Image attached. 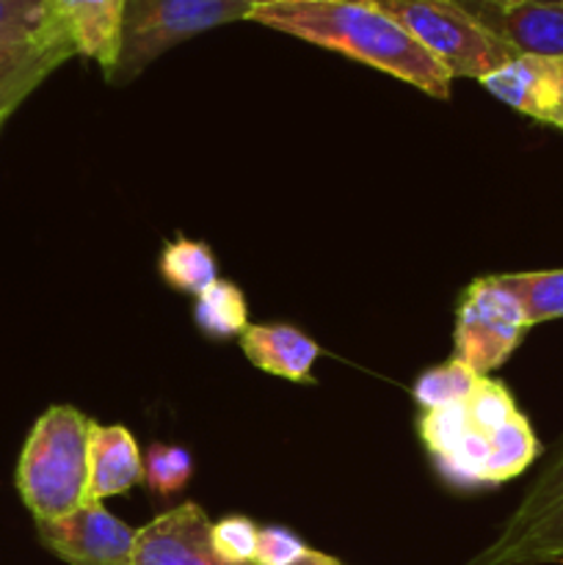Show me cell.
Instances as JSON below:
<instances>
[{"instance_id":"6da1fadb","label":"cell","mask_w":563,"mask_h":565,"mask_svg":"<svg viewBox=\"0 0 563 565\" xmlns=\"http://www.w3.org/2000/svg\"><path fill=\"white\" fill-rule=\"evenodd\" d=\"M248 20L362 61L436 99L450 97V72L375 0H293L259 6Z\"/></svg>"},{"instance_id":"7a4b0ae2","label":"cell","mask_w":563,"mask_h":565,"mask_svg":"<svg viewBox=\"0 0 563 565\" xmlns=\"http://www.w3.org/2000/svg\"><path fill=\"white\" fill-rule=\"evenodd\" d=\"M419 436L439 472L456 486L506 483L539 456V441L522 412L502 428H489L469 417L464 401L425 412Z\"/></svg>"},{"instance_id":"3957f363","label":"cell","mask_w":563,"mask_h":565,"mask_svg":"<svg viewBox=\"0 0 563 565\" xmlns=\"http://www.w3.org/2000/svg\"><path fill=\"white\" fill-rule=\"evenodd\" d=\"M92 419L72 406H53L33 423L17 463V491L36 522L86 505Z\"/></svg>"},{"instance_id":"277c9868","label":"cell","mask_w":563,"mask_h":565,"mask_svg":"<svg viewBox=\"0 0 563 565\" xmlns=\"http://www.w3.org/2000/svg\"><path fill=\"white\" fill-rule=\"evenodd\" d=\"M395 22H401L453 77L486 75L517 58L495 31L484 25L458 0H375Z\"/></svg>"},{"instance_id":"5b68a950","label":"cell","mask_w":563,"mask_h":565,"mask_svg":"<svg viewBox=\"0 0 563 565\" xmlns=\"http://www.w3.org/2000/svg\"><path fill=\"white\" fill-rule=\"evenodd\" d=\"M252 6L232 0H127L119 55L108 81L121 86L141 75L166 50L226 22L248 20Z\"/></svg>"},{"instance_id":"8992f818","label":"cell","mask_w":563,"mask_h":565,"mask_svg":"<svg viewBox=\"0 0 563 565\" xmlns=\"http://www.w3.org/2000/svg\"><path fill=\"white\" fill-rule=\"evenodd\" d=\"M528 329L522 303L500 276L475 279L456 309L453 359L472 373L489 375L508 362Z\"/></svg>"},{"instance_id":"52a82bcc","label":"cell","mask_w":563,"mask_h":565,"mask_svg":"<svg viewBox=\"0 0 563 565\" xmlns=\"http://www.w3.org/2000/svg\"><path fill=\"white\" fill-rule=\"evenodd\" d=\"M563 561V452L530 494L511 527L472 565H535Z\"/></svg>"},{"instance_id":"ba28073f","label":"cell","mask_w":563,"mask_h":565,"mask_svg":"<svg viewBox=\"0 0 563 565\" xmlns=\"http://www.w3.org/2000/svg\"><path fill=\"white\" fill-rule=\"evenodd\" d=\"M39 541L70 565H130L136 530L105 511L99 502L61 519L36 522Z\"/></svg>"},{"instance_id":"9c48e42d","label":"cell","mask_w":563,"mask_h":565,"mask_svg":"<svg viewBox=\"0 0 563 565\" xmlns=\"http://www.w3.org/2000/svg\"><path fill=\"white\" fill-rule=\"evenodd\" d=\"M210 527L213 522L196 502L171 508L136 530L130 565H232L215 555Z\"/></svg>"},{"instance_id":"30bf717a","label":"cell","mask_w":563,"mask_h":565,"mask_svg":"<svg viewBox=\"0 0 563 565\" xmlns=\"http://www.w3.org/2000/svg\"><path fill=\"white\" fill-rule=\"evenodd\" d=\"M480 86L519 114L563 130V58L517 55Z\"/></svg>"},{"instance_id":"8fae6325","label":"cell","mask_w":563,"mask_h":565,"mask_svg":"<svg viewBox=\"0 0 563 565\" xmlns=\"http://www.w3.org/2000/svg\"><path fill=\"white\" fill-rule=\"evenodd\" d=\"M489 31H495L517 55L563 58V0H517V3H480L458 0Z\"/></svg>"},{"instance_id":"7c38bea8","label":"cell","mask_w":563,"mask_h":565,"mask_svg":"<svg viewBox=\"0 0 563 565\" xmlns=\"http://www.w3.org/2000/svg\"><path fill=\"white\" fill-rule=\"evenodd\" d=\"M75 53L66 33L39 39H0V119H9L17 105L53 70Z\"/></svg>"},{"instance_id":"4fadbf2b","label":"cell","mask_w":563,"mask_h":565,"mask_svg":"<svg viewBox=\"0 0 563 565\" xmlns=\"http://www.w3.org/2000/svg\"><path fill=\"white\" fill-rule=\"evenodd\" d=\"M127 0H50L53 14L77 55L94 58L108 75L119 55Z\"/></svg>"},{"instance_id":"5bb4252c","label":"cell","mask_w":563,"mask_h":565,"mask_svg":"<svg viewBox=\"0 0 563 565\" xmlns=\"http://www.w3.org/2000/svg\"><path fill=\"white\" fill-rule=\"evenodd\" d=\"M144 458L136 439L121 425L92 423L88 434V486L86 505L103 502L108 497L125 494L141 483Z\"/></svg>"},{"instance_id":"9a60e30c","label":"cell","mask_w":563,"mask_h":565,"mask_svg":"<svg viewBox=\"0 0 563 565\" xmlns=\"http://www.w3.org/2000/svg\"><path fill=\"white\" fill-rule=\"evenodd\" d=\"M241 348L263 373L296 384H312V364L320 356V345L304 331L285 323L248 326L241 334Z\"/></svg>"},{"instance_id":"2e32d148","label":"cell","mask_w":563,"mask_h":565,"mask_svg":"<svg viewBox=\"0 0 563 565\" xmlns=\"http://www.w3.org/2000/svg\"><path fill=\"white\" fill-rule=\"evenodd\" d=\"M193 320L210 340H226L248 329V307L241 287L215 279L202 296H196Z\"/></svg>"},{"instance_id":"e0dca14e","label":"cell","mask_w":563,"mask_h":565,"mask_svg":"<svg viewBox=\"0 0 563 565\" xmlns=\"http://www.w3.org/2000/svg\"><path fill=\"white\" fill-rule=\"evenodd\" d=\"M160 276L174 290L188 296H202L215 279H219V265H215L210 246L196 241H174L160 254Z\"/></svg>"},{"instance_id":"ac0fdd59","label":"cell","mask_w":563,"mask_h":565,"mask_svg":"<svg viewBox=\"0 0 563 565\" xmlns=\"http://www.w3.org/2000/svg\"><path fill=\"white\" fill-rule=\"evenodd\" d=\"M502 285L522 303L530 326L563 318V270H539V274L500 276Z\"/></svg>"},{"instance_id":"d6986e66","label":"cell","mask_w":563,"mask_h":565,"mask_svg":"<svg viewBox=\"0 0 563 565\" xmlns=\"http://www.w3.org/2000/svg\"><path fill=\"white\" fill-rule=\"evenodd\" d=\"M478 381V373H472V370L464 367L461 362L450 359V362L425 370V373L419 375L417 384H414V401H417L425 412H434V408L464 401V397L475 390Z\"/></svg>"},{"instance_id":"ffe728a7","label":"cell","mask_w":563,"mask_h":565,"mask_svg":"<svg viewBox=\"0 0 563 565\" xmlns=\"http://www.w3.org/2000/svg\"><path fill=\"white\" fill-rule=\"evenodd\" d=\"M64 33L50 0H0V39H39Z\"/></svg>"},{"instance_id":"44dd1931","label":"cell","mask_w":563,"mask_h":565,"mask_svg":"<svg viewBox=\"0 0 563 565\" xmlns=\"http://www.w3.org/2000/svg\"><path fill=\"white\" fill-rule=\"evenodd\" d=\"M193 475V458L188 450L171 445H152L144 458L141 483L160 497H171L188 486Z\"/></svg>"},{"instance_id":"7402d4cb","label":"cell","mask_w":563,"mask_h":565,"mask_svg":"<svg viewBox=\"0 0 563 565\" xmlns=\"http://www.w3.org/2000/svg\"><path fill=\"white\" fill-rule=\"evenodd\" d=\"M259 527L246 516H226L210 527V541L221 561L232 565H252L257 552Z\"/></svg>"},{"instance_id":"603a6c76","label":"cell","mask_w":563,"mask_h":565,"mask_svg":"<svg viewBox=\"0 0 563 565\" xmlns=\"http://www.w3.org/2000/svg\"><path fill=\"white\" fill-rule=\"evenodd\" d=\"M309 546L298 539L296 533L285 527H263L257 539V552H254L252 565H293L301 561Z\"/></svg>"},{"instance_id":"cb8c5ba5","label":"cell","mask_w":563,"mask_h":565,"mask_svg":"<svg viewBox=\"0 0 563 565\" xmlns=\"http://www.w3.org/2000/svg\"><path fill=\"white\" fill-rule=\"evenodd\" d=\"M293 565H340V561H334L331 555H323V552H315L309 550L301 561H296Z\"/></svg>"},{"instance_id":"d4e9b609","label":"cell","mask_w":563,"mask_h":565,"mask_svg":"<svg viewBox=\"0 0 563 565\" xmlns=\"http://www.w3.org/2000/svg\"><path fill=\"white\" fill-rule=\"evenodd\" d=\"M232 3H243V6H252L254 9H259V6H276V3H293V0H232Z\"/></svg>"},{"instance_id":"484cf974","label":"cell","mask_w":563,"mask_h":565,"mask_svg":"<svg viewBox=\"0 0 563 565\" xmlns=\"http://www.w3.org/2000/svg\"><path fill=\"white\" fill-rule=\"evenodd\" d=\"M480 3H497V6H502V3H517V0H480Z\"/></svg>"},{"instance_id":"4316f807","label":"cell","mask_w":563,"mask_h":565,"mask_svg":"<svg viewBox=\"0 0 563 565\" xmlns=\"http://www.w3.org/2000/svg\"><path fill=\"white\" fill-rule=\"evenodd\" d=\"M0 125H3V119H0Z\"/></svg>"}]
</instances>
